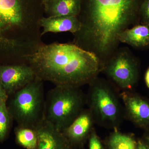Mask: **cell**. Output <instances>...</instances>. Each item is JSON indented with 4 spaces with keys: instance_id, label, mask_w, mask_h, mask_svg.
I'll return each instance as SVG.
<instances>
[{
    "instance_id": "cell-13",
    "label": "cell",
    "mask_w": 149,
    "mask_h": 149,
    "mask_svg": "<svg viewBox=\"0 0 149 149\" xmlns=\"http://www.w3.org/2000/svg\"><path fill=\"white\" fill-rule=\"evenodd\" d=\"M43 29L41 36L48 32H69L75 34L81 28V23L77 16H60L43 17L39 22Z\"/></svg>"
},
{
    "instance_id": "cell-9",
    "label": "cell",
    "mask_w": 149,
    "mask_h": 149,
    "mask_svg": "<svg viewBox=\"0 0 149 149\" xmlns=\"http://www.w3.org/2000/svg\"><path fill=\"white\" fill-rule=\"evenodd\" d=\"M125 116L136 126L149 131V102L143 96L130 91L119 94Z\"/></svg>"
},
{
    "instance_id": "cell-26",
    "label": "cell",
    "mask_w": 149,
    "mask_h": 149,
    "mask_svg": "<svg viewBox=\"0 0 149 149\" xmlns=\"http://www.w3.org/2000/svg\"><path fill=\"white\" fill-rule=\"evenodd\" d=\"M42 2V3L43 4L44 3H47L48 2L51 1H53V0H41Z\"/></svg>"
},
{
    "instance_id": "cell-15",
    "label": "cell",
    "mask_w": 149,
    "mask_h": 149,
    "mask_svg": "<svg viewBox=\"0 0 149 149\" xmlns=\"http://www.w3.org/2000/svg\"><path fill=\"white\" fill-rule=\"evenodd\" d=\"M43 5L48 17H77L81 10V0H53Z\"/></svg>"
},
{
    "instance_id": "cell-6",
    "label": "cell",
    "mask_w": 149,
    "mask_h": 149,
    "mask_svg": "<svg viewBox=\"0 0 149 149\" xmlns=\"http://www.w3.org/2000/svg\"><path fill=\"white\" fill-rule=\"evenodd\" d=\"M89 84L87 103L95 121L104 127L118 129L123 110L116 91L109 83L97 77Z\"/></svg>"
},
{
    "instance_id": "cell-24",
    "label": "cell",
    "mask_w": 149,
    "mask_h": 149,
    "mask_svg": "<svg viewBox=\"0 0 149 149\" xmlns=\"http://www.w3.org/2000/svg\"><path fill=\"white\" fill-rule=\"evenodd\" d=\"M68 149H84L83 146H70Z\"/></svg>"
},
{
    "instance_id": "cell-16",
    "label": "cell",
    "mask_w": 149,
    "mask_h": 149,
    "mask_svg": "<svg viewBox=\"0 0 149 149\" xmlns=\"http://www.w3.org/2000/svg\"><path fill=\"white\" fill-rule=\"evenodd\" d=\"M15 141L25 149H38V136L35 128L17 125L14 130Z\"/></svg>"
},
{
    "instance_id": "cell-3",
    "label": "cell",
    "mask_w": 149,
    "mask_h": 149,
    "mask_svg": "<svg viewBox=\"0 0 149 149\" xmlns=\"http://www.w3.org/2000/svg\"><path fill=\"white\" fill-rule=\"evenodd\" d=\"M86 103L87 97L80 87L56 85L45 99V118L63 131L83 111Z\"/></svg>"
},
{
    "instance_id": "cell-25",
    "label": "cell",
    "mask_w": 149,
    "mask_h": 149,
    "mask_svg": "<svg viewBox=\"0 0 149 149\" xmlns=\"http://www.w3.org/2000/svg\"><path fill=\"white\" fill-rule=\"evenodd\" d=\"M145 142L147 144V145L149 146V134H148L145 137V139L144 140Z\"/></svg>"
},
{
    "instance_id": "cell-1",
    "label": "cell",
    "mask_w": 149,
    "mask_h": 149,
    "mask_svg": "<svg viewBox=\"0 0 149 149\" xmlns=\"http://www.w3.org/2000/svg\"><path fill=\"white\" fill-rule=\"evenodd\" d=\"M143 0H84L77 16L81 29L74 44L94 53L103 63L119 42L118 36L139 19Z\"/></svg>"
},
{
    "instance_id": "cell-8",
    "label": "cell",
    "mask_w": 149,
    "mask_h": 149,
    "mask_svg": "<svg viewBox=\"0 0 149 149\" xmlns=\"http://www.w3.org/2000/svg\"><path fill=\"white\" fill-rule=\"evenodd\" d=\"M36 77L34 70L29 65L0 64V83L8 97L32 82Z\"/></svg>"
},
{
    "instance_id": "cell-11",
    "label": "cell",
    "mask_w": 149,
    "mask_h": 149,
    "mask_svg": "<svg viewBox=\"0 0 149 149\" xmlns=\"http://www.w3.org/2000/svg\"><path fill=\"white\" fill-rule=\"evenodd\" d=\"M35 129L38 149H68L71 146L62 132L45 118Z\"/></svg>"
},
{
    "instance_id": "cell-23",
    "label": "cell",
    "mask_w": 149,
    "mask_h": 149,
    "mask_svg": "<svg viewBox=\"0 0 149 149\" xmlns=\"http://www.w3.org/2000/svg\"><path fill=\"white\" fill-rule=\"evenodd\" d=\"M145 80L147 86L149 89V67L147 70L146 74H145Z\"/></svg>"
},
{
    "instance_id": "cell-19",
    "label": "cell",
    "mask_w": 149,
    "mask_h": 149,
    "mask_svg": "<svg viewBox=\"0 0 149 149\" xmlns=\"http://www.w3.org/2000/svg\"><path fill=\"white\" fill-rule=\"evenodd\" d=\"M141 24L149 26V0H143L139 10Z\"/></svg>"
},
{
    "instance_id": "cell-5",
    "label": "cell",
    "mask_w": 149,
    "mask_h": 149,
    "mask_svg": "<svg viewBox=\"0 0 149 149\" xmlns=\"http://www.w3.org/2000/svg\"><path fill=\"white\" fill-rule=\"evenodd\" d=\"M40 20L27 12L24 0H0V20L20 44L32 45L40 40Z\"/></svg>"
},
{
    "instance_id": "cell-14",
    "label": "cell",
    "mask_w": 149,
    "mask_h": 149,
    "mask_svg": "<svg viewBox=\"0 0 149 149\" xmlns=\"http://www.w3.org/2000/svg\"><path fill=\"white\" fill-rule=\"evenodd\" d=\"M118 42L137 48L149 47V26L138 24L123 30L118 36Z\"/></svg>"
},
{
    "instance_id": "cell-21",
    "label": "cell",
    "mask_w": 149,
    "mask_h": 149,
    "mask_svg": "<svg viewBox=\"0 0 149 149\" xmlns=\"http://www.w3.org/2000/svg\"><path fill=\"white\" fill-rule=\"evenodd\" d=\"M8 97L0 83V102H7Z\"/></svg>"
},
{
    "instance_id": "cell-2",
    "label": "cell",
    "mask_w": 149,
    "mask_h": 149,
    "mask_svg": "<svg viewBox=\"0 0 149 149\" xmlns=\"http://www.w3.org/2000/svg\"><path fill=\"white\" fill-rule=\"evenodd\" d=\"M27 60L36 77L55 85L80 87L89 84L104 66L95 54L74 43H42Z\"/></svg>"
},
{
    "instance_id": "cell-17",
    "label": "cell",
    "mask_w": 149,
    "mask_h": 149,
    "mask_svg": "<svg viewBox=\"0 0 149 149\" xmlns=\"http://www.w3.org/2000/svg\"><path fill=\"white\" fill-rule=\"evenodd\" d=\"M137 141L132 135L114 129L107 141L109 149H136Z\"/></svg>"
},
{
    "instance_id": "cell-18",
    "label": "cell",
    "mask_w": 149,
    "mask_h": 149,
    "mask_svg": "<svg viewBox=\"0 0 149 149\" xmlns=\"http://www.w3.org/2000/svg\"><path fill=\"white\" fill-rule=\"evenodd\" d=\"M13 121L7 102H0V143H3L9 135Z\"/></svg>"
},
{
    "instance_id": "cell-12",
    "label": "cell",
    "mask_w": 149,
    "mask_h": 149,
    "mask_svg": "<svg viewBox=\"0 0 149 149\" xmlns=\"http://www.w3.org/2000/svg\"><path fill=\"white\" fill-rule=\"evenodd\" d=\"M28 55L25 50L11 40L5 26L0 20V64H27Z\"/></svg>"
},
{
    "instance_id": "cell-22",
    "label": "cell",
    "mask_w": 149,
    "mask_h": 149,
    "mask_svg": "<svg viewBox=\"0 0 149 149\" xmlns=\"http://www.w3.org/2000/svg\"><path fill=\"white\" fill-rule=\"evenodd\" d=\"M136 149H149V147L145 141L139 140L137 141Z\"/></svg>"
},
{
    "instance_id": "cell-7",
    "label": "cell",
    "mask_w": 149,
    "mask_h": 149,
    "mask_svg": "<svg viewBox=\"0 0 149 149\" xmlns=\"http://www.w3.org/2000/svg\"><path fill=\"white\" fill-rule=\"evenodd\" d=\"M103 70L123 91H130L139 80V67L136 59L125 51H121L109 59Z\"/></svg>"
},
{
    "instance_id": "cell-10",
    "label": "cell",
    "mask_w": 149,
    "mask_h": 149,
    "mask_svg": "<svg viewBox=\"0 0 149 149\" xmlns=\"http://www.w3.org/2000/svg\"><path fill=\"white\" fill-rule=\"evenodd\" d=\"M95 121L90 109H84L79 115L62 131L72 146H83L88 139Z\"/></svg>"
},
{
    "instance_id": "cell-4",
    "label": "cell",
    "mask_w": 149,
    "mask_h": 149,
    "mask_svg": "<svg viewBox=\"0 0 149 149\" xmlns=\"http://www.w3.org/2000/svg\"><path fill=\"white\" fill-rule=\"evenodd\" d=\"M44 81L37 77L9 96L7 105L17 125L36 128L45 118V99Z\"/></svg>"
},
{
    "instance_id": "cell-20",
    "label": "cell",
    "mask_w": 149,
    "mask_h": 149,
    "mask_svg": "<svg viewBox=\"0 0 149 149\" xmlns=\"http://www.w3.org/2000/svg\"><path fill=\"white\" fill-rule=\"evenodd\" d=\"M88 139L89 149H104L103 145L94 128Z\"/></svg>"
}]
</instances>
